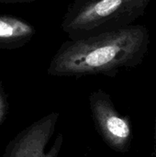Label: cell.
<instances>
[{
    "mask_svg": "<svg viewBox=\"0 0 156 157\" xmlns=\"http://www.w3.org/2000/svg\"><path fill=\"white\" fill-rule=\"evenodd\" d=\"M155 137H156V123H155Z\"/></svg>",
    "mask_w": 156,
    "mask_h": 157,
    "instance_id": "obj_8",
    "label": "cell"
},
{
    "mask_svg": "<svg viewBox=\"0 0 156 157\" xmlns=\"http://www.w3.org/2000/svg\"><path fill=\"white\" fill-rule=\"evenodd\" d=\"M153 0H74L61 28L68 40H78L124 28L142 17Z\"/></svg>",
    "mask_w": 156,
    "mask_h": 157,
    "instance_id": "obj_2",
    "label": "cell"
},
{
    "mask_svg": "<svg viewBox=\"0 0 156 157\" xmlns=\"http://www.w3.org/2000/svg\"><path fill=\"white\" fill-rule=\"evenodd\" d=\"M9 109V103L6 93L4 89L2 83L0 82V127L4 123Z\"/></svg>",
    "mask_w": 156,
    "mask_h": 157,
    "instance_id": "obj_6",
    "label": "cell"
},
{
    "mask_svg": "<svg viewBox=\"0 0 156 157\" xmlns=\"http://www.w3.org/2000/svg\"><path fill=\"white\" fill-rule=\"evenodd\" d=\"M150 43L148 29L130 25L78 40H67L52 56L47 73L51 76H115L124 68L139 65Z\"/></svg>",
    "mask_w": 156,
    "mask_h": 157,
    "instance_id": "obj_1",
    "label": "cell"
},
{
    "mask_svg": "<svg viewBox=\"0 0 156 157\" xmlns=\"http://www.w3.org/2000/svg\"><path fill=\"white\" fill-rule=\"evenodd\" d=\"M36 34L27 20L11 15H0V50H16L29 43Z\"/></svg>",
    "mask_w": 156,
    "mask_h": 157,
    "instance_id": "obj_5",
    "label": "cell"
},
{
    "mask_svg": "<svg viewBox=\"0 0 156 157\" xmlns=\"http://www.w3.org/2000/svg\"><path fill=\"white\" fill-rule=\"evenodd\" d=\"M60 118L51 111L35 121L15 135L6 144L2 157H58L63 144V135L58 134L48 147Z\"/></svg>",
    "mask_w": 156,
    "mask_h": 157,
    "instance_id": "obj_3",
    "label": "cell"
},
{
    "mask_svg": "<svg viewBox=\"0 0 156 157\" xmlns=\"http://www.w3.org/2000/svg\"><path fill=\"white\" fill-rule=\"evenodd\" d=\"M36 0H0V4H21V3H30Z\"/></svg>",
    "mask_w": 156,
    "mask_h": 157,
    "instance_id": "obj_7",
    "label": "cell"
},
{
    "mask_svg": "<svg viewBox=\"0 0 156 157\" xmlns=\"http://www.w3.org/2000/svg\"><path fill=\"white\" fill-rule=\"evenodd\" d=\"M89 108L96 130L104 143L115 152H128L132 139L130 118L116 109L109 95L102 89L89 95Z\"/></svg>",
    "mask_w": 156,
    "mask_h": 157,
    "instance_id": "obj_4",
    "label": "cell"
}]
</instances>
